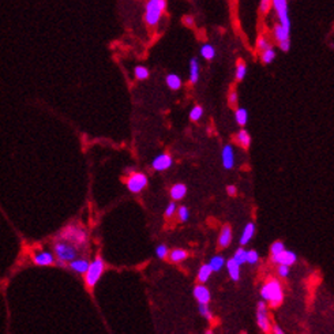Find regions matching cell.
Listing matches in <instances>:
<instances>
[{
	"label": "cell",
	"mask_w": 334,
	"mask_h": 334,
	"mask_svg": "<svg viewBox=\"0 0 334 334\" xmlns=\"http://www.w3.org/2000/svg\"><path fill=\"white\" fill-rule=\"evenodd\" d=\"M201 55L206 60H213L215 57V48L211 44H204L201 46Z\"/></svg>",
	"instance_id": "cell-24"
},
{
	"label": "cell",
	"mask_w": 334,
	"mask_h": 334,
	"mask_svg": "<svg viewBox=\"0 0 334 334\" xmlns=\"http://www.w3.org/2000/svg\"><path fill=\"white\" fill-rule=\"evenodd\" d=\"M221 161L225 169H232L235 165V152L231 145L224 146L222 152H221Z\"/></svg>",
	"instance_id": "cell-12"
},
{
	"label": "cell",
	"mask_w": 334,
	"mask_h": 334,
	"mask_svg": "<svg viewBox=\"0 0 334 334\" xmlns=\"http://www.w3.org/2000/svg\"><path fill=\"white\" fill-rule=\"evenodd\" d=\"M224 265H225V261H224V258L220 256V255L211 258V261L209 262V266L211 269V272H220L221 269L224 267Z\"/></svg>",
	"instance_id": "cell-25"
},
{
	"label": "cell",
	"mask_w": 334,
	"mask_h": 334,
	"mask_svg": "<svg viewBox=\"0 0 334 334\" xmlns=\"http://www.w3.org/2000/svg\"><path fill=\"white\" fill-rule=\"evenodd\" d=\"M172 164H173V159H172V156L168 153H164V154H160V156H157V157L154 159L152 167H153L154 170H159V172H161V170H167L168 168H170Z\"/></svg>",
	"instance_id": "cell-11"
},
{
	"label": "cell",
	"mask_w": 334,
	"mask_h": 334,
	"mask_svg": "<svg viewBox=\"0 0 334 334\" xmlns=\"http://www.w3.org/2000/svg\"><path fill=\"white\" fill-rule=\"evenodd\" d=\"M186 194H187V187L181 183L175 184L173 187L170 188V197L173 201H180L186 197Z\"/></svg>",
	"instance_id": "cell-17"
},
{
	"label": "cell",
	"mask_w": 334,
	"mask_h": 334,
	"mask_svg": "<svg viewBox=\"0 0 334 334\" xmlns=\"http://www.w3.org/2000/svg\"><path fill=\"white\" fill-rule=\"evenodd\" d=\"M270 8H272V0H261V3H259V11L262 14H267V12L270 11Z\"/></svg>",
	"instance_id": "cell-37"
},
{
	"label": "cell",
	"mask_w": 334,
	"mask_h": 334,
	"mask_svg": "<svg viewBox=\"0 0 334 334\" xmlns=\"http://www.w3.org/2000/svg\"><path fill=\"white\" fill-rule=\"evenodd\" d=\"M272 261L277 265H287V266H292L296 262V254L292 251H287L283 250L281 252L276 255H272Z\"/></svg>",
	"instance_id": "cell-10"
},
{
	"label": "cell",
	"mask_w": 334,
	"mask_h": 334,
	"mask_svg": "<svg viewBox=\"0 0 334 334\" xmlns=\"http://www.w3.org/2000/svg\"><path fill=\"white\" fill-rule=\"evenodd\" d=\"M156 254H157V256H159L160 259H165V258L168 256V254H169V250H168V247H167L165 244H161V246H159V247L156 249Z\"/></svg>",
	"instance_id": "cell-35"
},
{
	"label": "cell",
	"mask_w": 334,
	"mask_h": 334,
	"mask_svg": "<svg viewBox=\"0 0 334 334\" xmlns=\"http://www.w3.org/2000/svg\"><path fill=\"white\" fill-rule=\"evenodd\" d=\"M57 238L67 240L70 243H73L75 247H85L87 244V233L85 229H82L78 225H67L59 232Z\"/></svg>",
	"instance_id": "cell-4"
},
{
	"label": "cell",
	"mask_w": 334,
	"mask_h": 334,
	"mask_svg": "<svg viewBox=\"0 0 334 334\" xmlns=\"http://www.w3.org/2000/svg\"><path fill=\"white\" fill-rule=\"evenodd\" d=\"M256 308H258V312H256V321H258V326L261 329L262 332L265 333H269L270 332V321H269V317H267L266 311V303L262 300L256 304Z\"/></svg>",
	"instance_id": "cell-9"
},
{
	"label": "cell",
	"mask_w": 334,
	"mask_h": 334,
	"mask_svg": "<svg viewBox=\"0 0 334 334\" xmlns=\"http://www.w3.org/2000/svg\"><path fill=\"white\" fill-rule=\"evenodd\" d=\"M53 255L56 258V263L64 266V263H68L70 261H73L74 258H77L78 247H75L67 240L57 238L56 242L53 243Z\"/></svg>",
	"instance_id": "cell-2"
},
{
	"label": "cell",
	"mask_w": 334,
	"mask_h": 334,
	"mask_svg": "<svg viewBox=\"0 0 334 334\" xmlns=\"http://www.w3.org/2000/svg\"><path fill=\"white\" fill-rule=\"evenodd\" d=\"M261 296L262 299L269 301V304L272 307L281 306L284 300L283 285L276 278H269L265 285L262 287Z\"/></svg>",
	"instance_id": "cell-1"
},
{
	"label": "cell",
	"mask_w": 334,
	"mask_h": 334,
	"mask_svg": "<svg viewBox=\"0 0 334 334\" xmlns=\"http://www.w3.org/2000/svg\"><path fill=\"white\" fill-rule=\"evenodd\" d=\"M105 269V263L101 258H96L94 261L89 263V267L85 273V283L87 285V288H94L96 284L98 283V280L101 277L102 272Z\"/></svg>",
	"instance_id": "cell-5"
},
{
	"label": "cell",
	"mask_w": 334,
	"mask_h": 334,
	"mask_svg": "<svg viewBox=\"0 0 334 334\" xmlns=\"http://www.w3.org/2000/svg\"><path fill=\"white\" fill-rule=\"evenodd\" d=\"M147 186V177L141 172H134L127 180V187L131 193H141L143 188Z\"/></svg>",
	"instance_id": "cell-7"
},
{
	"label": "cell",
	"mask_w": 334,
	"mask_h": 334,
	"mask_svg": "<svg viewBox=\"0 0 334 334\" xmlns=\"http://www.w3.org/2000/svg\"><path fill=\"white\" fill-rule=\"evenodd\" d=\"M227 191H228V194L231 195V197L236 195V187H235V186H228Z\"/></svg>",
	"instance_id": "cell-45"
},
{
	"label": "cell",
	"mask_w": 334,
	"mask_h": 334,
	"mask_svg": "<svg viewBox=\"0 0 334 334\" xmlns=\"http://www.w3.org/2000/svg\"><path fill=\"white\" fill-rule=\"evenodd\" d=\"M168 255H169L170 262H173V263H179V262H183L186 258H187L188 252L186 251V250L176 249V250H172Z\"/></svg>",
	"instance_id": "cell-21"
},
{
	"label": "cell",
	"mask_w": 334,
	"mask_h": 334,
	"mask_svg": "<svg viewBox=\"0 0 334 334\" xmlns=\"http://www.w3.org/2000/svg\"><path fill=\"white\" fill-rule=\"evenodd\" d=\"M177 211V215H179V220L180 221H187L188 215H190V211L186 206H180L179 209L176 210Z\"/></svg>",
	"instance_id": "cell-39"
},
{
	"label": "cell",
	"mask_w": 334,
	"mask_h": 334,
	"mask_svg": "<svg viewBox=\"0 0 334 334\" xmlns=\"http://www.w3.org/2000/svg\"><path fill=\"white\" fill-rule=\"evenodd\" d=\"M199 314L204 318H206V319H209V321L213 319V314L210 312L208 304H199Z\"/></svg>",
	"instance_id": "cell-36"
},
{
	"label": "cell",
	"mask_w": 334,
	"mask_h": 334,
	"mask_svg": "<svg viewBox=\"0 0 334 334\" xmlns=\"http://www.w3.org/2000/svg\"><path fill=\"white\" fill-rule=\"evenodd\" d=\"M183 21H184V23H186L187 26H193L194 25V18L191 17V15H186V17L183 18Z\"/></svg>",
	"instance_id": "cell-44"
},
{
	"label": "cell",
	"mask_w": 334,
	"mask_h": 334,
	"mask_svg": "<svg viewBox=\"0 0 334 334\" xmlns=\"http://www.w3.org/2000/svg\"><path fill=\"white\" fill-rule=\"evenodd\" d=\"M227 269L233 281H239V278H240V265H239L238 262L235 261L233 258H231L227 262Z\"/></svg>",
	"instance_id": "cell-16"
},
{
	"label": "cell",
	"mask_w": 334,
	"mask_h": 334,
	"mask_svg": "<svg viewBox=\"0 0 334 334\" xmlns=\"http://www.w3.org/2000/svg\"><path fill=\"white\" fill-rule=\"evenodd\" d=\"M232 242V229L229 225H224L221 228L220 238H218V246L221 249H225Z\"/></svg>",
	"instance_id": "cell-15"
},
{
	"label": "cell",
	"mask_w": 334,
	"mask_h": 334,
	"mask_svg": "<svg viewBox=\"0 0 334 334\" xmlns=\"http://www.w3.org/2000/svg\"><path fill=\"white\" fill-rule=\"evenodd\" d=\"M289 272H291V270H289V266H287V265H280L277 269L278 276L283 278H288Z\"/></svg>",
	"instance_id": "cell-41"
},
{
	"label": "cell",
	"mask_w": 334,
	"mask_h": 334,
	"mask_svg": "<svg viewBox=\"0 0 334 334\" xmlns=\"http://www.w3.org/2000/svg\"><path fill=\"white\" fill-rule=\"evenodd\" d=\"M167 10V0H149L145 4V22L147 26H157L163 14Z\"/></svg>",
	"instance_id": "cell-3"
},
{
	"label": "cell",
	"mask_w": 334,
	"mask_h": 334,
	"mask_svg": "<svg viewBox=\"0 0 334 334\" xmlns=\"http://www.w3.org/2000/svg\"><path fill=\"white\" fill-rule=\"evenodd\" d=\"M68 263H70L68 266H70L71 270H74L75 273H80V274H85L90 262L85 259V258H78V259L74 258L73 261H70Z\"/></svg>",
	"instance_id": "cell-14"
},
{
	"label": "cell",
	"mask_w": 334,
	"mask_h": 334,
	"mask_svg": "<svg viewBox=\"0 0 334 334\" xmlns=\"http://www.w3.org/2000/svg\"><path fill=\"white\" fill-rule=\"evenodd\" d=\"M229 104H231L232 107H236V105H238V93H236V90H232L229 93Z\"/></svg>",
	"instance_id": "cell-43"
},
{
	"label": "cell",
	"mask_w": 334,
	"mask_h": 334,
	"mask_svg": "<svg viewBox=\"0 0 334 334\" xmlns=\"http://www.w3.org/2000/svg\"><path fill=\"white\" fill-rule=\"evenodd\" d=\"M32 261L36 266H52L56 263V258L51 251H45V250H41V251H36L32 256Z\"/></svg>",
	"instance_id": "cell-8"
},
{
	"label": "cell",
	"mask_w": 334,
	"mask_h": 334,
	"mask_svg": "<svg viewBox=\"0 0 334 334\" xmlns=\"http://www.w3.org/2000/svg\"><path fill=\"white\" fill-rule=\"evenodd\" d=\"M273 333H274V334H283L284 332H283V329L280 328V326H274V328H273Z\"/></svg>",
	"instance_id": "cell-46"
},
{
	"label": "cell",
	"mask_w": 334,
	"mask_h": 334,
	"mask_svg": "<svg viewBox=\"0 0 334 334\" xmlns=\"http://www.w3.org/2000/svg\"><path fill=\"white\" fill-rule=\"evenodd\" d=\"M273 33H274V39L280 42V41L284 40H289V33H291V30L288 29H285L283 25H276L274 29H273Z\"/></svg>",
	"instance_id": "cell-20"
},
{
	"label": "cell",
	"mask_w": 334,
	"mask_h": 334,
	"mask_svg": "<svg viewBox=\"0 0 334 334\" xmlns=\"http://www.w3.org/2000/svg\"><path fill=\"white\" fill-rule=\"evenodd\" d=\"M272 7L277 14L280 25L291 30V19L288 12V0H272Z\"/></svg>",
	"instance_id": "cell-6"
},
{
	"label": "cell",
	"mask_w": 334,
	"mask_h": 334,
	"mask_svg": "<svg viewBox=\"0 0 334 334\" xmlns=\"http://www.w3.org/2000/svg\"><path fill=\"white\" fill-rule=\"evenodd\" d=\"M261 59L262 62L265 63V64H270V63L276 59V51L273 49V46H270V48H267V49H265V51H261Z\"/></svg>",
	"instance_id": "cell-27"
},
{
	"label": "cell",
	"mask_w": 334,
	"mask_h": 334,
	"mask_svg": "<svg viewBox=\"0 0 334 334\" xmlns=\"http://www.w3.org/2000/svg\"><path fill=\"white\" fill-rule=\"evenodd\" d=\"M258 261H259V255H258V252L255 250L247 251V254H246V262L247 263L255 265V263H258Z\"/></svg>",
	"instance_id": "cell-33"
},
{
	"label": "cell",
	"mask_w": 334,
	"mask_h": 334,
	"mask_svg": "<svg viewBox=\"0 0 334 334\" xmlns=\"http://www.w3.org/2000/svg\"><path fill=\"white\" fill-rule=\"evenodd\" d=\"M211 276V269H210L209 263L208 265H204V266H201V269H199L198 272V281L201 284L206 283L208 280H209V277Z\"/></svg>",
	"instance_id": "cell-26"
},
{
	"label": "cell",
	"mask_w": 334,
	"mask_h": 334,
	"mask_svg": "<svg viewBox=\"0 0 334 334\" xmlns=\"http://www.w3.org/2000/svg\"><path fill=\"white\" fill-rule=\"evenodd\" d=\"M236 141L244 149H249V146L251 145V136H250L249 131L246 130H240L238 132V135H236Z\"/></svg>",
	"instance_id": "cell-23"
},
{
	"label": "cell",
	"mask_w": 334,
	"mask_h": 334,
	"mask_svg": "<svg viewBox=\"0 0 334 334\" xmlns=\"http://www.w3.org/2000/svg\"><path fill=\"white\" fill-rule=\"evenodd\" d=\"M134 75H135L136 80L143 81L149 78V70L143 66H136L135 70H134Z\"/></svg>",
	"instance_id": "cell-30"
},
{
	"label": "cell",
	"mask_w": 334,
	"mask_h": 334,
	"mask_svg": "<svg viewBox=\"0 0 334 334\" xmlns=\"http://www.w3.org/2000/svg\"><path fill=\"white\" fill-rule=\"evenodd\" d=\"M236 122L239 125H247V120H249V114L244 108H239L236 109V114H235Z\"/></svg>",
	"instance_id": "cell-28"
},
{
	"label": "cell",
	"mask_w": 334,
	"mask_h": 334,
	"mask_svg": "<svg viewBox=\"0 0 334 334\" xmlns=\"http://www.w3.org/2000/svg\"><path fill=\"white\" fill-rule=\"evenodd\" d=\"M247 74V66L243 60H239L238 66H236V80L243 81L244 77Z\"/></svg>",
	"instance_id": "cell-29"
},
{
	"label": "cell",
	"mask_w": 334,
	"mask_h": 334,
	"mask_svg": "<svg viewBox=\"0 0 334 334\" xmlns=\"http://www.w3.org/2000/svg\"><path fill=\"white\" fill-rule=\"evenodd\" d=\"M165 82H167L168 87L172 89V90H179V89L181 87L180 77H179V75H176V74H169V75H167Z\"/></svg>",
	"instance_id": "cell-22"
},
{
	"label": "cell",
	"mask_w": 334,
	"mask_h": 334,
	"mask_svg": "<svg viewBox=\"0 0 334 334\" xmlns=\"http://www.w3.org/2000/svg\"><path fill=\"white\" fill-rule=\"evenodd\" d=\"M194 297L198 300L199 304H209L210 301V292L209 289L205 285H197L194 289Z\"/></svg>",
	"instance_id": "cell-13"
},
{
	"label": "cell",
	"mask_w": 334,
	"mask_h": 334,
	"mask_svg": "<svg viewBox=\"0 0 334 334\" xmlns=\"http://www.w3.org/2000/svg\"><path fill=\"white\" fill-rule=\"evenodd\" d=\"M176 210H177V206H176L175 202H170V204L167 206V209H165V217H167V218L173 217V214L176 213Z\"/></svg>",
	"instance_id": "cell-40"
},
{
	"label": "cell",
	"mask_w": 334,
	"mask_h": 334,
	"mask_svg": "<svg viewBox=\"0 0 334 334\" xmlns=\"http://www.w3.org/2000/svg\"><path fill=\"white\" fill-rule=\"evenodd\" d=\"M278 46H280V49L283 52H288L289 49H291V41L289 40L280 41V42H278Z\"/></svg>",
	"instance_id": "cell-42"
},
{
	"label": "cell",
	"mask_w": 334,
	"mask_h": 334,
	"mask_svg": "<svg viewBox=\"0 0 334 334\" xmlns=\"http://www.w3.org/2000/svg\"><path fill=\"white\" fill-rule=\"evenodd\" d=\"M283 250H285V246H284L283 242H274L270 247V254L276 255L278 252H281Z\"/></svg>",
	"instance_id": "cell-38"
},
{
	"label": "cell",
	"mask_w": 334,
	"mask_h": 334,
	"mask_svg": "<svg viewBox=\"0 0 334 334\" xmlns=\"http://www.w3.org/2000/svg\"><path fill=\"white\" fill-rule=\"evenodd\" d=\"M202 115H204V108L201 107V105H197V107H194L191 109V112H190V119L193 120V122H198L201 118H202Z\"/></svg>",
	"instance_id": "cell-32"
},
{
	"label": "cell",
	"mask_w": 334,
	"mask_h": 334,
	"mask_svg": "<svg viewBox=\"0 0 334 334\" xmlns=\"http://www.w3.org/2000/svg\"><path fill=\"white\" fill-rule=\"evenodd\" d=\"M255 233V225L252 222H249L243 229V233H242V238H240V244L242 246H246V244H249V242L252 239Z\"/></svg>",
	"instance_id": "cell-18"
},
{
	"label": "cell",
	"mask_w": 334,
	"mask_h": 334,
	"mask_svg": "<svg viewBox=\"0 0 334 334\" xmlns=\"http://www.w3.org/2000/svg\"><path fill=\"white\" fill-rule=\"evenodd\" d=\"M199 80V62L197 57H193L190 60V82L197 84Z\"/></svg>",
	"instance_id": "cell-19"
},
{
	"label": "cell",
	"mask_w": 334,
	"mask_h": 334,
	"mask_svg": "<svg viewBox=\"0 0 334 334\" xmlns=\"http://www.w3.org/2000/svg\"><path fill=\"white\" fill-rule=\"evenodd\" d=\"M246 254H247V251L244 250V247H240V249L236 250V252L233 255V259L238 262L239 265H243V263H246Z\"/></svg>",
	"instance_id": "cell-31"
},
{
	"label": "cell",
	"mask_w": 334,
	"mask_h": 334,
	"mask_svg": "<svg viewBox=\"0 0 334 334\" xmlns=\"http://www.w3.org/2000/svg\"><path fill=\"white\" fill-rule=\"evenodd\" d=\"M270 46H272V44H270V41L267 40L265 36H261V37L258 39V41H256V48H258L259 51H265V49L270 48Z\"/></svg>",
	"instance_id": "cell-34"
}]
</instances>
